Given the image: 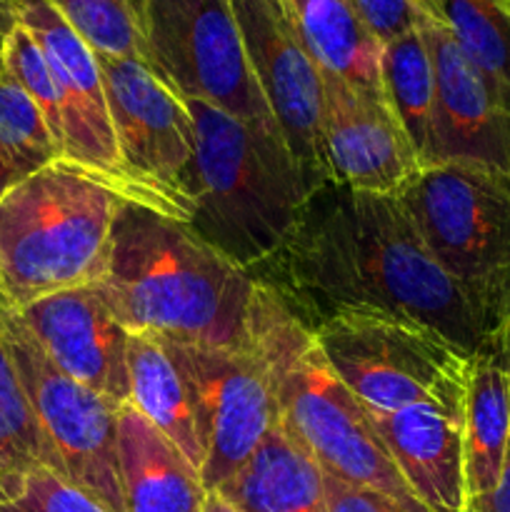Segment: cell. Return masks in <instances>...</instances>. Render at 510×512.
<instances>
[{
  "instance_id": "8d00e7d4",
  "label": "cell",
  "mask_w": 510,
  "mask_h": 512,
  "mask_svg": "<svg viewBox=\"0 0 510 512\" xmlns=\"http://www.w3.org/2000/svg\"><path fill=\"white\" fill-rule=\"evenodd\" d=\"M13 185H18V180H15V175L10 173L8 165L3 163V158H0V198H3Z\"/></svg>"
},
{
  "instance_id": "ba28073f",
  "label": "cell",
  "mask_w": 510,
  "mask_h": 512,
  "mask_svg": "<svg viewBox=\"0 0 510 512\" xmlns=\"http://www.w3.org/2000/svg\"><path fill=\"white\" fill-rule=\"evenodd\" d=\"M143 30L148 65L180 98L280 133L230 0H143Z\"/></svg>"
},
{
  "instance_id": "277c9868",
  "label": "cell",
  "mask_w": 510,
  "mask_h": 512,
  "mask_svg": "<svg viewBox=\"0 0 510 512\" xmlns=\"http://www.w3.org/2000/svg\"><path fill=\"white\" fill-rule=\"evenodd\" d=\"M185 105L195 123L185 225L238 268H255L288 240L315 185L278 130L200 100Z\"/></svg>"
},
{
  "instance_id": "f1b7e54d",
  "label": "cell",
  "mask_w": 510,
  "mask_h": 512,
  "mask_svg": "<svg viewBox=\"0 0 510 512\" xmlns=\"http://www.w3.org/2000/svg\"><path fill=\"white\" fill-rule=\"evenodd\" d=\"M0 512H110L90 498L85 490L75 488L70 480L50 468H38L28 478L23 495L13 503L0 505Z\"/></svg>"
},
{
  "instance_id": "e0dca14e",
  "label": "cell",
  "mask_w": 510,
  "mask_h": 512,
  "mask_svg": "<svg viewBox=\"0 0 510 512\" xmlns=\"http://www.w3.org/2000/svg\"><path fill=\"white\" fill-rule=\"evenodd\" d=\"M465 395L415 403L373 423L408 488L430 512H463Z\"/></svg>"
},
{
  "instance_id": "52a82bcc",
  "label": "cell",
  "mask_w": 510,
  "mask_h": 512,
  "mask_svg": "<svg viewBox=\"0 0 510 512\" xmlns=\"http://www.w3.org/2000/svg\"><path fill=\"white\" fill-rule=\"evenodd\" d=\"M320 353L370 415L463 398L470 355L390 315H335L310 330Z\"/></svg>"
},
{
  "instance_id": "6da1fadb",
  "label": "cell",
  "mask_w": 510,
  "mask_h": 512,
  "mask_svg": "<svg viewBox=\"0 0 510 512\" xmlns=\"http://www.w3.org/2000/svg\"><path fill=\"white\" fill-rule=\"evenodd\" d=\"M248 273L308 330L335 315H390L433 330L470 358L498 330L500 305L433 258L395 195L320 185L288 240Z\"/></svg>"
},
{
  "instance_id": "4fadbf2b",
  "label": "cell",
  "mask_w": 510,
  "mask_h": 512,
  "mask_svg": "<svg viewBox=\"0 0 510 512\" xmlns=\"http://www.w3.org/2000/svg\"><path fill=\"white\" fill-rule=\"evenodd\" d=\"M230 8L285 145L315 190L333 183L323 145V75L300 43L283 0H230Z\"/></svg>"
},
{
  "instance_id": "5b68a950",
  "label": "cell",
  "mask_w": 510,
  "mask_h": 512,
  "mask_svg": "<svg viewBox=\"0 0 510 512\" xmlns=\"http://www.w3.org/2000/svg\"><path fill=\"white\" fill-rule=\"evenodd\" d=\"M125 200L58 160L0 198V303L23 308L105 278Z\"/></svg>"
},
{
  "instance_id": "74e56055",
  "label": "cell",
  "mask_w": 510,
  "mask_h": 512,
  "mask_svg": "<svg viewBox=\"0 0 510 512\" xmlns=\"http://www.w3.org/2000/svg\"><path fill=\"white\" fill-rule=\"evenodd\" d=\"M15 3H20V0H15Z\"/></svg>"
},
{
  "instance_id": "ffe728a7",
  "label": "cell",
  "mask_w": 510,
  "mask_h": 512,
  "mask_svg": "<svg viewBox=\"0 0 510 512\" xmlns=\"http://www.w3.org/2000/svg\"><path fill=\"white\" fill-rule=\"evenodd\" d=\"M213 493L223 495L240 512H328L323 470L283 425Z\"/></svg>"
},
{
  "instance_id": "3957f363",
  "label": "cell",
  "mask_w": 510,
  "mask_h": 512,
  "mask_svg": "<svg viewBox=\"0 0 510 512\" xmlns=\"http://www.w3.org/2000/svg\"><path fill=\"white\" fill-rule=\"evenodd\" d=\"M248 350L268 370L283 430L325 473L375 490L408 512H430L395 468L373 415L330 368L313 333L258 280L248 313Z\"/></svg>"
},
{
  "instance_id": "83f0119b",
  "label": "cell",
  "mask_w": 510,
  "mask_h": 512,
  "mask_svg": "<svg viewBox=\"0 0 510 512\" xmlns=\"http://www.w3.org/2000/svg\"><path fill=\"white\" fill-rule=\"evenodd\" d=\"M5 73L13 75L20 88L43 110L50 130L63 148V105H60L58 83L40 45L20 23L5 45Z\"/></svg>"
},
{
  "instance_id": "30bf717a",
  "label": "cell",
  "mask_w": 510,
  "mask_h": 512,
  "mask_svg": "<svg viewBox=\"0 0 510 512\" xmlns=\"http://www.w3.org/2000/svg\"><path fill=\"white\" fill-rule=\"evenodd\" d=\"M95 58L125 173L143 188L155 213L188 223L193 215L188 180L195 160V123L188 105L143 60Z\"/></svg>"
},
{
  "instance_id": "7a4b0ae2",
  "label": "cell",
  "mask_w": 510,
  "mask_h": 512,
  "mask_svg": "<svg viewBox=\"0 0 510 512\" xmlns=\"http://www.w3.org/2000/svg\"><path fill=\"white\" fill-rule=\"evenodd\" d=\"M98 290L128 333L180 345L248 350L255 278L180 220L123 203Z\"/></svg>"
},
{
  "instance_id": "1f68e13d",
  "label": "cell",
  "mask_w": 510,
  "mask_h": 512,
  "mask_svg": "<svg viewBox=\"0 0 510 512\" xmlns=\"http://www.w3.org/2000/svg\"><path fill=\"white\" fill-rule=\"evenodd\" d=\"M463 512H510V443L508 453H505L503 473H500L498 485L490 493L470 498L465 503Z\"/></svg>"
},
{
  "instance_id": "4dcf8cb0",
  "label": "cell",
  "mask_w": 510,
  "mask_h": 512,
  "mask_svg": "<svg viewBox=\"0 0 510 512\" xmlns=\"http://www.w3.org/2000/svg\"><path fill=\"white\" fill-rule=\"evenodd\" d=\"M323 483L325 500H328V512H408L405 508H400L398 503H393L390 498H385V495L345 483V480L335 478V475L325 473V470Z\"/></svg>"
},
{
  "instance_id": "9a60e30c",
  "label": "cell",
  "mask_w": 510,
  "mask_h": 512,
  "mask_svg": "<svg viewBox=\"0 0 510 512\" xmlns=\"http://www.w3.org/2000/svg\"><path fill=\"white\" fill-rule=\"evenodd\" d=\"M13 310L60 373L113 403H128L130 333L110 313L98 285L60 290Z\"/></svg>"
},
{
  "instance_id": "cb8c5ba5",
  "label": "cell",
  "mask_w": 510,
  "mask_h": 512,
  "mask_svg": "<svg viewBox=\"0 0 510 512\" xmlns=\"http://www.w3.org/2000/svg\"><path fill=\"white\" fill-rule=\"evenodd\" d=\"M380 83L383 95L400 125L408 133L420 165H428L430 128H433L435 78L428 45L420 30L400 35L383 45L380 55Z\"/></svg>"
},
{
  "instance_id": "d6986e66",
  "label": "cell",
  "mask_w": 510,
  "mask_h": 512,
  "mask_svg": "<svg viewBox=\"0 0 510 512\" xmlns=\"http://www.w3.org/2000/svg\"><path fill=\"white\" fill-rule=\"evenodd\" d=\"M463 418L465 493L470 500L498 485L510 443V375L498 335L470 358Z\"/></svg>"
},
{
  "instance_id": "d4e9b609",
  "label": "cell",
  "mask_w": 510,
  "mask_h": 512,
  "mask_svg": "<svg viewBox=\"0 0 510 512\" xmlns=\"http://www.w3.org/2000/svg\"><path fill=\"white\" fill-rule=\"evenodd\" d=\"M440 13L498 108L510 115V13L503 0H440Z\"/></svg>"
},
{
  "instance_id": "5bb4252c",
  "label": "cell",
  "mask_w": 510,
  "mask_h": 512,
  "mask_svg": "<svg viewBox=\"0 0 510 512\" xmlns=\"http://www.w3.org/2000/svg\"><path fill=\"white\" fill-rule=\"evenodd\" d=\"M323 75V145L330 180L363 193L398 195L420 160L385 95Z\"/></svg>"
},
{
  "instance_id": "d590c367",
  "label": "cell",
  "mask_w": 510,
  "mask_h": 512,
  "mask_svg": "<svg viewBox=\"0 0 510 512\" xmlns=\"http://www.w3.org/2000/svg\"><path fill=\"white\" fill-rule=\"evenodd\" d=\"M425 18L440 20L443 23V13H440V0H410Z\"/></svg>"
},
{
  "instance_id": "44dd1931",
  "label": "cell",
  "mask_w": 510,
  "mask_h": 512,
  "mask_svg": "<svg viewBox=\"0 0 510 512\" xmlns=\"http://www.w3.org/2000/svg\"><path fill=\"white\" fill-rule=\"evenodd\" d=\"M283 5L320 73L335 75L363 93L383 95V43L348 0H283Z\"/></svg>"
},
{
  "instance_id": "2e32d148",
  "label": "cell",
  "mask_w": 510,
  "mask_h": 512,
  "mask_svg": "<svg viewBox=\"0 0 510 512\" xmlns=\"http://www.w3.org/2000/svg\"><path fill=\"white\" fill-rule=\"evenodd\" d=\"M418 30L428 45L435 78L428 165L480 163L510 173V115L498 108L448 25L423 18Z\"/></svg>"
},
{
  "instance_id": "484cf974",
  "label": "cell",
  "mask_w": 510,
  "mask_h": 512,
  "mask_svg": "<svg viewBox=\"0 0 510 512\" xmlns=\"http://www.w3.org/2000/svg\"><path fill=\"white\" fill-rule=\"evenodd\" d=\"M0 158L18 183L63 158L43 110L8 73L0 75Z\"/></svg>"
},
{
  "instance_id": "7402d4cb",
  "label": "cell",
  "mask_w": 510,
  "mask_h": 512,
  "mask_svg": "<svg viewBox=\"0 0 510 512\" xmlns=\"http://www.w3.org/2000/svg\"><path fill=\"white\" fill-rule=\"evenodd\" d=\"M125 365L128 403H133L200 473L203 445L195 428L188 380L173 358L168 340L148 333H130Z\"/></svg>"
},
{
  "instance_id": "9c48e42d",
  "label": "cell",
  "mask_w": 510,
  "mask_h": 512,
  "mask_svg": "<svg viewBox=\"0 0 510 512\" xmlns=\"http://www.w3.org/2000/svg\"><path fill=\"white\" fill-rule=\"evenodd\" d=\"M3 335L58 475L110 512H125L118 470V403L60 373L13 308L0 303Z\"/></svg>"
},
{
  "instance_id": "8fae6325",
  "label": "cell",
  "mask_w": 510,
  "mask_h": 512,
  "mask_svg": "<svg viewBox=\"0 0 510 512\" xmlns=\"http://www.w3.org/2000/svg\"><path fill=\"white\" fill-rule=\"evenodd\" d=\"M188 380L205 493L228 483L280 425L268 370L250 350L170 343Z\"/></svg>"
},
{
  "instance_id": "836d02e7",
  "label": "cell",
  "mask_w": 510,
  "mask_h": 512,
  "mask_svg": "<svg viewBox=\"0 0 510 512\" xmlns=\"http://www.w3.org/2000/svg\"><path fill=\"white\" fill-rule=\"evenodd\" d=\"M498 345H500V353H503L505 360V368H508L510 375V288L508 293L503 295V303H500V320H498Z\"/></svg>"
},
{
  "instance_id": "603a6c76",
  "label": "cell",
  "mask_w": 510,
  "mask_h": 512,
  "mask_svg": "<svg viewBox=\"0 0 510 512\" xmlns=\"http://www.w3.org/2000/svg\"><path fill=\"white\" fill-rule=\"evenodd\" d=\"M38 468L58 473V460L40 430L20 375L0 335V505L20 498Z\"/></svg>"
},
{
  "instance_id": "8992f818",
  "label": "cell",
  "mask_w": 510,
  "mask_h": 512,
  "mask_svg": "<svg viewBox=\"0 0 510 512\" xmlns=\"http://www.w3.org/2000/svg\"><path fill=\"white\" fill-rule=\"evenodd\" d=\"M395 198L433 258L458 283L500 305L510 288V173L480 163H438Z\"/></svg>"
},
{
  "instance_id": "ac0fdd59",
  "label": "cell",
  "mask_w": 510,
  "mask_h": 512,
  "mask_svg": "<svg viewBox=\"0 0 510 512\" xmlns=\"http://www.w3.org/2000/svg\"><path fill=\"white\" fill-rule=\"evenodd\" d=\"M118 470L125 512H203L198 468L135 408H118Z\"/></svg>"
},
{
  "instance_id": "f546056e",
  "label": "cell",
  "mask_w": 510,
  "mask_h": 512,
  "mask_svg": "<svg viewBox=\"0 0 510 512\" xmlns=\"http://www.w3.org/2000/svg\"><path fill=\"white\" fill-rule=\"evenodd\" d=\"M348 3L383 45L415 30L425 18L410 0H348Z\"/></svg>"
},
{
  "instance_id": "7c38bea8",
  "label": "cell",
  "mask_w": 510,
  "mask_h": 512,
  "mask_svg": "<svg viewBox=\"0 0 510 512\" xmlns=\"http://www.w3.org/2000/svg\"><path fill=\"white\" fill-rule=\"evenodd\" d=\"M18 23L35 38L48 60L63 105V158L110 185L125 203L153 210L148 195L125 173L110 123L103 73L85 40L48 0H20Z\"/></svg>"
},
{
  "instance_id": "4316f807",
  "label": "cell",
  "mask_w": 510,
  "mask_h": 512,
  "mask_svg": "<svg viewBox=\"0 0 510 512\" xmlns=\"http://www.w3.org/2000/svg\"><path fill=\"white\" fill-rule=\"evenodd\" d=\"M95 55L148 63L143 0H48Z\"/></svg>"
},
{
  "instance_id": "e575fe53",
  "label": "cell",
  "mask_w": 510,
  "mask_h": 512,
  "mask_svg": "<svg viewBox=\"0 0 510 512\" xmlns=\"http://www.w3.org/2000/svg\"><path fill=\"white\" fill-rule=\"evenodd\" d=\"M203 512H240V510L235 508L233 503H228V500H225L220 493H208Z\"/></svg>"
},
{
  "instance_id": "d6a6232c",
  "label": "cell",
  "mask_w": 510,
  "mask_h": 512,
  "mask_svg": "<svg viewBox=\"0 0 510 512\" xmlns=\"http://www.w3.org/2000/svg\"><path fill=\"white\" fill-rule=\"evenodd\" d=\"M15 28H18V3L0 0V75L5 73V45Z\"/></svg>"
}]
</instances>
